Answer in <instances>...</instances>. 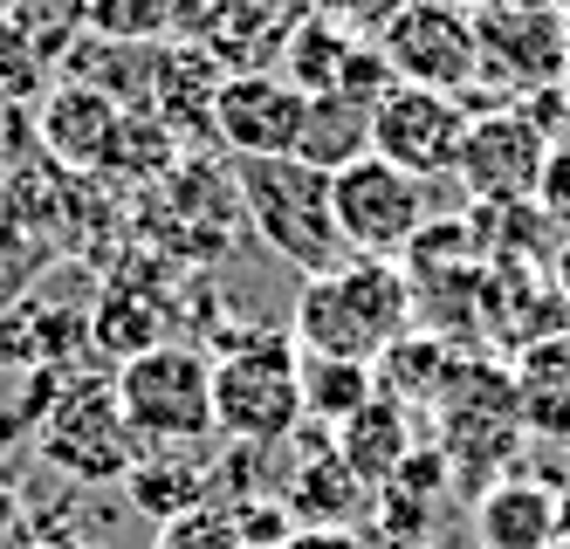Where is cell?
Segmentation results:
<instances>
[{"label":"cell","mask_w":570,"mask_h":549,"mask_svg":"<svg viewBox=\"0 0 570 549\" xmlns=\"http://www.w3.org/2000/svg\"><path fill=\"white\" fill-rule=\"evenodd\" d=\"M405 330H413V282L379 255H344L337 268L303 275V288H296L289 336L309 357L379 364Z\"/></svg>","instance_id":"obj_1"},{"label":"cell","mask_w":570,"mask_h":549,"mask_svg":"<svg viewBox=\"0 0 570 549\" xmlns=\"http://www.w3.org/2000/svg\"><path fill=\"white\" fill-rule=\"evenodd\" d=\"M303 427V351L289 330H240L214 351V433L234 447H282Z\"/></svg>","instance_id":"obj_2"},{"label":"cell","mask_w":570,"mask_h":549,"mask_svg":"<svg viewBox=\"0 0 570 549\" xmlns=\"http://www.w3.org/2000/svg\"><path fill=\"white\" fill-rule=\"evenodd\" d=\"M234 193L255 234L289 268L323 275L344 262V241L331 220V173H316L303 158H234Z\"/></svg>","instance_id":"obj_3"},{"label":"cell","mask_w":570,"mask_h":549,"mask_svg":"<svg viewBox=\"0 0 570 549\" xmlns=\"http://www.w3.org/2000/svg\"><path fill=\"white\" fill-rule=\"evenodd\" d=\"M117 405L138 447H199L214 433V357L193 344H151L117 364Z\"/></svg>","instance_id":"obj_4"},{"label":"cell","mask_w":570,"mask_h":549,"mask_svg":"<svg viewBox=\"0 0 570 549\" xmlns=\"http://www.w3.org/2000/svg\"><path fill=\"white\" fill-rule=\"evenodd\" d=\"M372 49L385 56L392 82L440 90V97H461V104H468V90H474V76H481L474 14H461L454 0H399V8L379 21Z\"/></svg>","instance_id":"obj_5"},{"label":"cell","mask_w":570,"mask_h":549,"mask_svg":"<svg viewBox=\"0 0 570 549\" xmlns=\"http://www.w3.org/2000/svg\"><path fill=\"white\" fill-rule=\"evenodd\" d=\"M331 220H337V241L344 255H405L420 234H426V179L399 173L379 151H364L351 165L331 173Z\"/></svg>","instance_id":"obj_6"},{"label":"cell","mask_w":570,"mask_h":549,"mask_svg":"<svg viewBox=\"0 0 570 549\" xmlns=\"http://www.w3.org/2000/svg\"><path fill=\"white\" fill-rule=\"evenodd\" d=\"M440 447L454 460V474L468 481H502L515 440L529 433L522 427V399H515V378L509 371H488V364H468L440 385Z\"/></svg>","instance_id":"obj_7"},{"label":"cell","mask_w":570,"mask_h":549,"mask_svg":"<svg viewBox=\"0 0 570 549\" xmlns=\"http://www.w3.org/2000/svg\"><path fill=\"white\" fill-rule=\"evenodd\" d=\"M138 433L125 405H117V378H76L42 419V460L62 468L69 481H125L138 468Z\"/></svg>","instance_id":"obj_8"},{"label":"cell","mask_w":570,"mask_h":549,"mask_svg":"<svg viewBox=\"0 0 570 549\" xmlns=\"http://www.w3.org/2000/svg\"><path fill=\"white\" fill-rule=\"evenodd\" d=\"M550 151H557L550 124L522 117V104H509V110H474L454 179H461L481 206H515V199H537Z\"/></svg>","instance_id":"obj_9"},{"label":"cell","mask_w":570,"mask_h":549,"mask_svg":"<svg viewBox=\"0 0 570 549\" xmlns=\"http://www.w3.org/2000/svg\"><path fill=\"white\" fill-rule=\"evenodd\" d=\"M303 117H309V97L296 90L289 76H275V69H227L220 90H214V110H207V131L234 158H296Z\"/></svg>","instance_id":"obj_10"},{"label":"cell","mask_w":570,"mask_h":549,"mask_svg":"<svg viewBox=\"0 0 570 549\" xmlns=\"http://www.w3.org/2000/svg\"><path fill=\"white\" fill-rule=\"evenodd\" d=\"M468 104L461 97H440V90H413V82H392V90L372 104V151L385 165L413 179H440L461 165L468 145Z\"/></svg>","instance_id":"obj_11"},{"label":"cell","mask_w":570,"mask_h":549,"mask_svg":"<svg viewBox=\"0 0 570 549\" xmlns=\"http://www.w3.org/2000/svg\"><path fill=\"white\" fill-rule=\"evenodd\" d=\"M481 35V76H502L509 104H522V90H550L570 69V21L543 0H522V8H502V14H481L474 21Z\"/></svg>","instance_id":"obj_12"},{"label":"cell","mask_w":570,"mask_h":549,"mask_svg":"<svg viewBox=\"0 0 570 549\" xmlns=\"http://www.w3.org/2000/svg\"><path fill=\"white\" fill-rule=\"evenodd\" d=\"M35 131H42L56 165H69V173H97V165H110V151H117L125 104L90 90V82H76V76H62L56 90L35 104Z\"/></svg>","instance_id":"obj_13"},{"label":"cell","mask_w":570,"mask_h":549,"mask_svg":"<svg viewBox=\"0 0 570 549\" xmlns=\"http://www.w3.org/2000/svg\"><path fill=\"white\" fill-rule=\"evenodd\" d=\"M563 536V501L537 474H502L474 501V542L481 549H557Z\"/></svg>","instance_id":"obj_14"},{"label":"cell","mask_w":570,"mask_h":549,"mask_svg":"<svg viewBox=\"0 0 570 549\" xmlns=\"http://www.w3.org/2000/svg\"><path fill=\"white\" fill-rule=\"evenodd\" d=\"M515 399H522V427L537 440H570V330L529 336L509 364Z\"/></svg>","instance_id":"obj_15"},{"label":"cell","mask_w":570,"mask_h":549,"mask_svg":"<svg viewBox=\"0 0 570 549\" xmlns=\"http://www.w3.org/2000/svg\"><path fill=\"white\" fill-rule=\"evenodd\" d=\"M331 447H337V453L351 460V474H357L364 488L379 494V488H385V481H392V474L405 468V453H413L420 440H413V419H405V405L379 392V399H364V405H357V412L344 419Z\"/></svg>","instance_id":"obj_16"},{"label":"cell","mask_w":570,"mask_h":549,"mask_svg":"<svg viewBox=\"0 0 570 549\" xmlns=\"http://www.w3.org/2000/svg\"><path fill=\"white\" fill-rule=\"evenodd\" d=\"M372 501L379 494L351 474V460L337 447L303 453V468L289 481V516H296V529H351L357 516H372Z\"/></svg>","instance_id":"obj_17"},{"label":"cell","mask_w":570,"mask_h":549,"mask_svg":"<svg viewBox=\"0 0 570 549\" xmlns=\"http://www.w3.org/2000/svg\"><path fill=\"white\" fill-rule=\"evenodd\" d=\"M125 488H131V501L151 522H173V516H186V509L207 501V468L193 460V447H145L138 468L125 474Z\"/></svg>","instance_id":"obj_18"},{"label":"cell","mask_w":570,"mask_h":549,"mask_svg":"<svg viewBox=\"0 0 570 549\" xmlns=\"http://www.w3.org/2000/svg\"><path fill=\"white\" fill-rule=\"evenodd\" d=\"M364 151H372V104H357V97H344V90L309 97L296 158L316 165V173H337V165H351V158H364Z\"/></svg>","instance_id":"obj_19"},{"label":"cell","mask_w":570,"mask_h":549,"mask_svg":"<svg viewBox=\"0 0 570 549\" xmlns=\"http://www.w3.org/2000/svg\"><path fill=\"white\" fill-rule=\"evenodd\" d=\"M379 399V371L372 364H351V357H309L303 351V419H316V427H344V419Z\"/></svg>","instance_id":"obj_20"},{"label":"cell","mask_w":570,"mask_h":549,"mask_svg":"<svg viewBox=\"0 0 570 549\" xmlns=\"http://www.w3.org/2000/svg\"><path fill=\"white\" fill-rule=\"evenodd\" d=\"M49 41L35 35L21 14H0V110H28L56 90V69H49Z\"/></svg>","instance_id":"obj_21"},{"label":"cell","mask_w":570,"mask_h":549,"mask_svg":"<svg viewBox=\"0 0 570 549\" xmlns=\"http://www.w3.org/2000/svg\"><path fill=\"white\" fill-rule=\"evenodd\" d=\"M372 371H379V392L385 399H413V392L420 399H440V385L454 378V371H446V344H440V336H426V330H405Z\"/></svg>","instance_id":"obj_22"},{"label":"cell","mask_w":570,"mask_h":549,"mask_svg":"<svg viewBox=\"0 0 570 549\" xmlns=\"http://www.w3.org/2000/svg\"><path fill=\"white\" fill-rule=\"evenodd\" d=\"M90 330H97V344H104L117 364L138 357V351H151V344H166V336H158V330H166V316H158L131 282H117V288L104 295L97 316H90Z\"/></svg>","instance_id":"obj_23"},{"label":"cell","mask_w":570,"mask_h":549,"mask_svg":"<svg viewBox=\"0 0 570 549\" xmlns=\"http://www.w3.org/2000/svg\"><path fill=\"white\" fill-rule=\"evenodd\" d=\"M173 21L179 0H83V28L104 41H131V49H151Z\"/></svg>","instance_id":"obj_24"},{"label":"cell","mask_w":570,"mask_h":549,"mask_svg":"<svg viewBox=\"0 0 570 549\" xmlns=\"http://www.w3.org/2000/svg\"><path fill=\"white\" fill-rule=\"evenodd\" d=\"M151 549H248L240 542V522L227 509H214V501H199V509L173 516V522H158Z\"/></svg>","instance_id":"obj_25"},{"label":"cell","mask_w":570,"mask_h":549,"mask_svg":"<svg viewBox=\"0 0 570 549\" xmlns=\"http://www.w3.org/2000/svg\"><path fill=\"white\" fill-rule=\"evenodd\" d=\"M282 549H372V542H364L357 529H296Z\"/></svg>","instance_id":"obj_26"},{"label":"cell","mask_w":570,"mask_h":549,"mask_svg":"<svg viewBox=\"0 0 570 549\" xmlns=\"http://www.w3.org/2000/svg\"><path fill=\"white\" fill-rule=\"evenodd\" d=\"M550 288H557V303L570 310V234L550 247Z\"/></svg>","instance_id":"obj_27"},{"label":"cell","mask_w":570,"mask_h":549,"mask_svg":"<svg viewBox=\"0 0 570 549\" xmlns=\"http://www.w3.org/2000/svg\"><path fill=\"white\" fill-rule=\"evenodd\" d=\"M454 8H461V14H474V21H481V14H502V8H522V0H454Z\"/></svg>","instance_id":"obj_28"},{"label":"cell","mask_w":570,"mask_h":549,"mask_svg":"<svg viewBox=\"0 0 570 549\" xmlns=\"http://www.w3.org/2000/svg\"><path fill=\"white\" fill-rule=\"evenodd\" d=\"M543 8H557V14H563V21H570V0H543Z\"/></svg>","instance_id":"obj_29"},{"label":"cell","mask_w":570,"mask_h":549,"mask_svg":"<svg viewBox=\"0 0 570 549\" xmlns=\"http://www.w3.org/2000/svg\"><path fill=\"white\" fill-rule=\"evenodd\" d=\"M49 8H76V14H83V0H49Z\"/></svg>","instance_id":"obj_30"},{"label":"cell","mask_w":570,"mask_h":549,"mask_svg":"<svg viewBox=\"0 0 570 549\" xmlns=\"http://www.w3.org/2000/svg\"><path fill=\"white\" fill-rule=\"evenodd\" d=\"M557 549H570V529H563V536H557Z\"/></svg>","instance_id":"obj_31"}]
</instances>
